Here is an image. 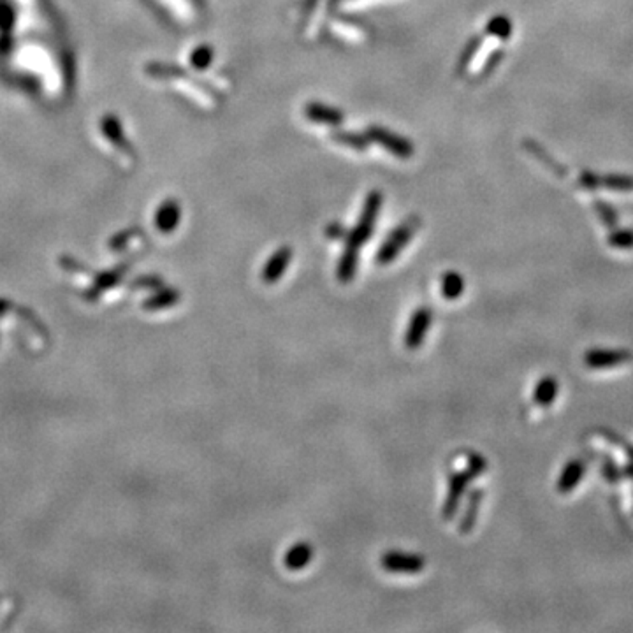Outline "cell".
Here are the masks:
<instances>
[{
    "mask_svg": "<svg viewBox=\"0 0 633 633\" xmlns=\"http://www.w3.org/2000/svg\"><path fill=\"white\" fill-rule=\"evenodd\" d=\"M628 472H630L632 475H633V466H630V468H628Z\"/></svg>",
    "mask_w": 633,
    "mask_h": 633,
    "instance_id": "cell-32",
    "label": "cell"
},
{
    "mask_svg": "<svg viewBox=\"0 0 633 633\" xmlns=\"http://www.w3.org/2000/svg\"><path fill=\"white\" fill-rule=\"evenodd\" d=\"M292 259V250L289 247L278 248L273 255L269 257L266 264L262 267V280L266 284H274V281L280 280L284 277V273L287 271L289 262Z\"/></svg>",
    "mask_w": 633,
    "mask_h": 633,
    "instance_id": "cell-8",
    "label": "cell"
},
{
    "mask_svg": "<svg viewBox=\"0 0 633 633\" xmlns=\"http://www.w3.org/2000/svg\"><path fill=\"white\" fill-rule=\"evenodd\" d=\"M104 132H106L108 136H110V139H113L115 143L120 144V146H125L124 134H122V127L118 124L117 118L113 117L106 118V122H104Z\"/></svg>",
    "mask_w": 633,
    "mask_h": 633,
    "instance_id": "cell-27",
    "label": "cell"
},
{
    "mask_svg": "<svg viewBox=\"0 0 633 633\" xmlns=\"http://www.w3.org/2000/svg\"><path fill=\"white\" fill-rule=\"evenodd\" d=\"M366 136L368 139L380 144V146H383L387 151L396 155V157L410 158L412 155H414V144H412L410 141L397 136V134L390 132V130L383 129V127L371 125L370 129L366 130Z\"/></svg>",
    "mask_w": 633,
    "mask_h": 633,
    "instance_id": "cell-3",
    "label": "cell"
},
{
    "mask_svg": "<svg viewBox=\"0 0 633 633\" xmlns=\"http://www.w3.org/2000/svg\"><path fill=\"white\" fill-rule=\"evenodd\" d=\"M305 115L308 120L317 122V124H325L338 127L343 122V113L336 108L327 106L322 103H310L305 106Z\"/></svg>",
    "mask_w": 633,
    "mask_h": 633,
    "instance_id": "cell-9",
    "label": "cell"
},
{
    "mask_svg": "<svg viewBox=\"0 0 633 633\" xmlns=\"http://www.w3.org/2000/svg\"><path fill=\"white\" fill-rule=\"evenodd\" d=\"M579 185L588 190L600 189V175L591 171H582L581 176H579Z\"/></svg>",
    "mask_w": 633,
    "mask_h": 633,
    "instance_id": "cell-29",
    "label": "cell"
},
{
    "mask_svg": "<svg viewBox=\"0 0 633 633\" xmlns=\"http://www.w3.org/2000/svg\"><path fill=\"white\" fill-rule=\"evenodd\" d=\"M180 301V292L176 289H162L158 294L151 296L146 303H144V308L146 310H162L168 308V306L176 305Z\"/></svg>",
    "mask_w": 633,
    "mask_h": 633,
    "instance_id": "cell-18",
    "label": "cell"
},
{
    "mask_svg": "<svg viewBox=\"0 0 633 633\" xmlns=\"http://www.w3.org/2000/svg\"><path fill=\"white\" fill-rule=\"evenodd\" d=\"M487 35H494L498 39H509L512 35V21L506 16H494L486 27Z\"/></svg>",
    "mask_w": 633,
    "mask_h": 633,
    "instance_id": "cell-21",
    "label": "cell"
},
{
    "mask_svg": "<svg viewBox=\"0 0 633 633\" xmlns=\"http://www.w3.org/2000/svg\"><path fill=\"white\" fill-rule=\"evenodd\" d=\"M419 226H421V222H419L417 216H412V219L400 223V226L387 236V240L383 241L382 247L378 248L377 262L378 264L393 262V260L400 255V252L410 243L412 236H414L415 231L419 229Z\"/></svg>",
    "mask_w": 633,
    "mask_h": 633,
    "instance_id": "cell-2",
    "label": "cell"
},
{
    "mask_svg": "<svg viewBox=\"0 0 633 633\" xmlns=\"http://www.w3.org/2000/svg\"><path fill=\"white\" fill-rule=\"evenodd\" d=\"M313 558V547L306 542H299V544L292 545L291 549L285 554V567L289 570H301L312 562Z\"/></svg>",
    "mask_w": 633,
    "mask_h": 633,
    "instance_id": "cell-12",
    "label": "cell"
},
{
    "mask_svg": "<svg viewBox=\"0 0 633 633\" xmlns=\"http://www.w3.org/2000/svg\"><path fill=\"white\" fill-rule=\"evenodd\" d=\"M357 260H359V250L345 248V252H343L342 259H339L338 262V269H336V274H338L339 281L349 284V281L356 277Z\"/></svg>",
    "mask_w": 633,
    "mask_h": 633,
    "instance_id": "cell-15",
    "label": "cell"
},
{
    "mask_svg": "<svg viewBox=\"0 0 633 633\" xmlns=\"http://www.w3.org/2000/svg\"><path fill=\"white\" fill-rule=\"evenodd\" d=\"M480 500H482V491H473L468 498V505H466L465 513L461 517V523H459V530L463 533H468L470 530L473 528L475 524L477 516H479V506H480Z\"/></svg>",
    "mask_w": 633,
    "mask_h": 633,
    "instance_id": "cell-16",
    "label": "cell"
},
{
    "mask_svg": "<svg viewBox=\"0 0 633 633\" xmlns=\"http://www.w3.org/2000/svg\"><path fill=\"white\" fill-rule=\"evenodd\" d=\"M325 233H327V236L332 238V240H345V238H347L345 229H343L342 226H338V223H331V226L327 227V231H325Z\"/></svg>",
    "mask_w": 633,
    "mask_h": 633,
    "instance_id": "cell-31",
    "label": "cell"
},
{
    "mask_svg": "<svg viewBox=\"0 0 633 633\" xmlns=\"http://www.w3.org/2000/svg\"><path fill=\"white\" fill-rule=\"evenodd\" d=\"M501 57H504V52H500V50H498V52H494L493 55L489 57V60H487L486 65H484V67H482V72H480V78H486V76H489L491 71H493V69L501 62Z\"/></svg>",
    "mask_w": 633,
    "mask_h": 633,
    "instance_id": "cell-30",
    "label": "cell"
},
{
    "mask_svg": "<svg viewBox=\"0 0 633 633\" xmlns=\"http://www.w3.org/2000/svg\"><path fill=\"white\" fill-rule=\"evenodd\" d=\"M486 468H487L486 459H484L482 455H479V454L468 455V466H466V470H468V473L472 475V479L473 477L482 475V473L486 472Z\"/></svg>",
    "mask_w": 633,
    "mask_h": 633,
    "instance_id": "cell-28",
    "label": "cell"
},
{
    "mask_svg": "<svg viewBox=\"0 0 633 633\" xmlns=\"http://www.w3.org/2000/svg\"><path fill=\"white\" fill-rule=\"evenodd\" d=\"M150 74L158 76V78H175V76H180V78H185V72L178 67H173V65H162V64H155L150 65Z\"/></svg>",
    "mask_w": 633,
    "mask_h": 633,
    "instance_id": "cell-26",
    "label": "cell"
},
{
    "mask_svg": "<svg viewBox=\"0 0 633 633\" xmlns=\"http://www.w3.org/2000/svg\"><path fill=\"white\" fill-rule=\"evenodd\" d=\"M380 208H382V194L377 190L370 192L364 201L363 213L359 216V222L354 227V231H350L347 234V248H352V250H359L368 240H370L371 233H373L375 222H377V216Z\"/></svg>",
    "mask_w": 633,
    "mask_h": 633,
    "instance_id": "cell-1",
    "label": "cell"
},
{
    "mask_svg": "<svg viewBox=\"0 0 633 633\" xmlns=\"http://www.w3.org/2000/svg\"><path fill=\"white\" fill-rule=\"evenodd\" d=\"M558 380L554 377H544L538 382L537 389H535L533 400L540 407H549V405L554 403L556 396H558Z\"/></svg>",
    "mask_w": 633,
    "mask_h": 633,
    "instance_id": "cell-14",
    "label": "cell"
},
{
    "mask_svg": "<svg viewBox=\"0 0 633 633\" xmlns=\"http://www.w3.org/2000/svg\"><path fill=\"white\" fill-rule=\"evenodd\" d=\"M524 148H526V150L530 151V153L533 155L535 158H538V161H540L542 164L545 165V168H549L552 173H556V175H558V176H567V175H569V171H567L565 165H562L558 161H556V158H552L551 155H549L547 151H545L544 148H542L540 144L537 143V141L526 139V141H524Z\"/></svg>",
    "mask_w": 633,
    "mask_h": 633,
    "instance_id": "cell-13",
    "label": "cell"
},
{
    "mask_svg": "<svg viewBox=\"0 0 633 633\" xmlns=\"http://www.w3.org/2000/svg\"><path fill=\"white\" fill-rule=\"evenodd\" d=\"M332 139L339 144H345V146L354 148V150H366L370 139L368 136H361L356 132H345V130H338V132H332Z\"/></svg>",
    "mask_w": 633,
    "mask_h": 633,
    "instance_id": "cell-19",
    "label": "cell"
},
{
    "mask_svg": "<svg viewBox=\"0 0 633 633\" xmlns=\"http://www.w3.org/2000/svg\"><path fill=\"white\" fill-rule=\"evenodd\" d=\"M595 211L598 215V219L605 223L607 227L614 229L617 223V213L614 211V208L610 204L603 201H595Z\"/></svg>",
    "mask_w": 633,
    "mask_h": 633,
    "instance_id": "cell-24",
    "label": "cell"
},
{
    "mask_svg": "<svg viewBox=\"0 0 633 633\" xmlns=\"http://www.w3.org/2000/svg\"><path fill=\"white\" fill-rule=\"evenodd\" d=\"M180 223V206L178 202L169 199V201L162 202V206L158 208L157 215H155V226L161 233L169 234L178 227Z\"/></svg>",
    "mask_w": 633,
    "mask_h": 633,
    "instance_id": "cell-10",
    "label": "cell"
},
{
    "mask_svg": "<svg viewBox=\"0 0 633 633\" xmlns=\"http://www.w3.org/2000/svg\"><path fill=\"white\" fill-rule=\"evenodd\" d=\"M607 243L617 250H630L633 248V231L630 229H616L610 233Z\"/></svg>",
    "mask_w": 633,
    "mask_h": 633,
    "instance_id": "cell-22",
    "label": "cell"
},
{
    "mask_svg": "<svg viewBox=\"0 0 633 633\" xmlns=\"http://www.w3.org/2000/svg\"><path fill=\"white\" fill-rule=\"evenodd\" d=\"M479 48H480V39L479 37H473L472 41L468 42V46H466V48H465V52H463L461 59H459V64H458V71L459 72H463L466 67H468L470 62H472V60H473V57L477 55V50H479Z\"/></svg>",
    "mask_w": 633,
    "mask_h": 633,
    "instance_id": "cell-25",
    "label": "cell"
},
{
    "mask_svg": "<svg viewBox=\"0 0 633 633\" xmlns=\"http://www.w3.org/2000/svg\"><path fill=\"white\" fill-rule=\"evenodd\" d=\"M600 187L616 192L633 190V178L628 175H605L600 176Z\"/></svg>",
    "mask_w": 633,
    "mask_h": 633,
    "instance_id": "cell-20",
    "label": "cell"
},
{
    "mask_svg": "<svg viewBox=\"0 0 633 633\" xmlns=\"http://www.w3.org/2000/svg\"><path fill=\"white\" fill-rule=\"evenodd\" d=\"M632 359L633 356L628 350L593 349L584 354V364L591 370H610V368L623 366Z\"/></svg>",
    "mask_w": 633,
    "mask_h": 633,
    "instance_id": "cell-4",
    "label": "cell"
},
{
    "mask_svg": "<svg viewBox=\"0 0 633 633\" xmlns=\"http://www.w3.org/2000/svg\"><path fill=\"white\" fill-rule=\"evenodd\" d=\"M472 475L468 473V470H463V472L452 473L451 479H448V494L445 498L443 504V517L445 519H451L452 516L458 510L459 504H461V498L465 496V491L468 487Z\"/></svg>",
    "mask_w": 633,
    "mask_h": 633,
    "instance_id": "cell-7",
    "label": "cell"
},
{
    "mask_svg": "<svg viewBox=\"0 0 633 633\" xmlns=\"http://www.w3.org/2000/svg\"><path fill=\"white\" fill-rule=\"evenodd\" d=\"M463 291H465V280H463L461 274L455 273V271L445 274L442 280V294L445 299L454 301L463 294Z\"/></svg>",
    "mask_w": 633,
    "mask_h": 633,
    "instance_id": "cell-17",
    "label": "cell"
},
{
    "mask_svg": "<svg viewBox=\"0 0 633 633\" xmlns=\"http://www.w3.org/2000/svg\"><path fill=\"white\" fill-rule=\"evenodd\" d=\"M584 470H586L584 463H582L581 459H574V461H570L569 465L563 468L562 475H559V479H558L559 493L562 494L571 493V491H574L575 487L581 484L582 477H584Z\"/></svg>",
    "mask_w": 633,
    "mask_h": 633,
    "instance_id": "cell-11",
    "label": "cell"
},
{
    "mask_svg": "<svg viewBox=\"0 0 633 633\" xmlns=\"http://www.w3.org/2000/svg\"><path fill=\"white\" fill-rule=\"evenodd\" d=\"M211 62H213V50L209 48V46H199V48H195L194 52H192V57H190V64H192V67L194 69H197V71H204V69H208L209 65H211Z\"/></svg>",
    "mask_w": 633,
    "mask_h": 633,
    "instance_id": "cell-23",
    "label": "cell"
},
{
    "mask_svg": "<svg viewBox=\"0 0 633 633\" xmlns=\"http://www.w3.org/2000/svg\"><path fill=\"white\" fill-rule=\"evenodd\" d=\"M433 313L428 306H421L417 312L412 317L410 324H408L407 332H405V345L408 349H419V347L424 343L426 335H428L429 327H431Z\"/></svg>",
    "mask_w": 633,
    "mask_h": 633,
    "instance_id": "cell-5",
    "label": "cell"
},
{
    "mask_svg": "<svg viewBox=\"0 0 633 633\" xmlns=\"http://www.w3.org/2000/svg\"><path fill=\"white\" fill-rule=\"evenodd\" d=\"M382 567L387 571H396V574H417V571L424 570L426 559L417 554L390 551L383 554Z\"/></svg>",
    "mask_w": 633,
    "mask_h": 633,
    "instance_id": "cell-6",
    "label": "cell"
}]
</instances>
